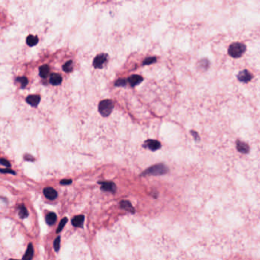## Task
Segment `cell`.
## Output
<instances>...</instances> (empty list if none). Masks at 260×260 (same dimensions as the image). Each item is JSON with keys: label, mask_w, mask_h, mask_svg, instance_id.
<instances>
[{"label": "cell", "mask_w": 260, "mask_h": 260, "mask_svg": "<svg viewBox=\"0 0 260 260\" xmlns=\"http://www.w3.org/2000/svg\"><path fill=\"white\" fill-rule=\"evenodd\" d=\"M246 51V46L241 43H234L228 49V53L234 58H239L243 55Z\"/></svg>", "instance_id": "obj_1"}, {"label": "cell", "mask_w": 260, "mask_h": 260, "mask_svg": "<svg viewBox=\"0 0 260 260\" xmlns=\"http://www.w3.org/2000/svg\"><path fill=\"white\" fill-rule=\"evenodd\" d=\"M168 172V168L163 164L151 166L142 173V175H160Z\"/></svg>", "instance_id": "obj_2"}, {"label": "cell", "mask_w": 260, "mask_h": 260, "mask_svg": "<svg viewBox=\"0 0 260 260\" xmlns=\"http://www.w3.org/2000/svg\"><path fill=\"white\" fill-rule=\"evenodd\" d=\"M114 108V104L112 100H106L101 101L99 103V113L102 115L103 117H108L112 112Z\"/></svg>", "instance_id": "obj_3"}, {"label": "cell", "mask_w": 260, "mask_h": 260, "mask_svg": "<svg viewBox=\"0 0 260 260\" xmlns=\"http://www.w3.org/2000/svg\"><path fill=\"white\" fill-rule=\"evenodd\" d=\"M108 59V55L105 53H101V54L97 55L93 61V66L95 68L97 69H101L104 66V63H106Z\"/></svg>", "instance_id": "obj_4"}, {"label": "cell", "mask_w": 260, "mask_h": 260, "mask_svg": "<svg viewBox=\"0 0 260 260\" xmlns=\"http://www.w3.org/2000/svg\"><path fill=\"white\" fill-rule=\"evenodd\" d=\"M144 146L147 147V148L150 149V150H153V151L159 150L161 147V144H160L159 141L155 140H147Z\"/></svg>", "instance_id": "obj_5"}, {"label": "cell", "mask_w": 260, "mask_h": 260, "mask_svg": "<svg viewBox=\"0 0 260 260\" xmlns=\"http://www.w3.org/2000/svg\"><path fill=\"white\" fill-rule=\"evenodd\" d=\"M101 185V188L104 191H110L112 193H115L116 191V186H115V183L112 182H99Z\"/></svg>", "instance_id": "obj_6"}, {"label": "cell", "mask_w": 260, "mask_h": 260, "mask_svg": "<svg viewBox=\"0 0 260 260\" xmlns=\"http://www.w3.org/2000/svg\"><path fill=\"white\" fill-rule=\"evenodd\" d=\"M44 194L47 199H50V200H53L57 197V192L55 189L50 187H47L44 189Z\"/></svg>", "instance_id": "obj_7"}, {"label": "cell", "mask_w": 260, "mask_h": 260, "mask_svg": "<svg viewBox=\"0 0 260 260\" xmlns=\"http://www.w3.org/2000/svg\"><path fill=\"white\" fill-rule=\"evenodd\" d=\"M237 78L240 82H248L251 80L252 75L250 74V72L247 70H242L240 72V73L237 76Z\"/></svg>", "instance_id": "obj_8"}, {"label": "cell", "mask_w": 260, "mask_h": 260, "mask_svg": "<svg viewBox=\"0 0 260 260\" xmlns=\"http://www.w3.org/2000/svg\"><path fill=\"white\" fill-rule=\"evenodd\" d=\"M41 101V97L37 95H31V96H28V97L26 98V101L29 104H31V106H34V107H36V106L38 105V104L40 103Z\"/></svg>", "instance_id": "obj_9"}, {"label": "cell", "mask_w": 260, "mask_h": 260, "mask_svg": "<svg viewBox=\"0 0 260 260\" xmlns=\"http://www.w3.org/2000/svg\"><path fill=\"white\" fill-rule=\"evenodd\" d=\"M128 80V82L130 83V85H131V86L134 87L142 82L143 77L138 75H133L131 76V77H130Z\"/></svg>", "instance_id": "obj_10"}, {"label": "cell", "mask_w": 260, "mask_h": 260, "mask_svg": "<svg viewBox=\"0 0 260 260\" xmlns=\"http://www.w3.org/2000/svg\"><path fill=\"white\" fill-rule=\"evenodd\" d=\"M50 82L53 85H60L62 82V77L58 73H52L50 77Z\"/></svg>", "instance_id": "obj_11"}, {"label": "cell", "mask_w": 260, "mask_h": 260, "mask_svg": "<svg viewBox=\"0 0 260 260\" xmlns=\"http://www.w3.org/2000/svg\"><path fill=\"white\" fill-rule=\"evenodd\" d=\"M84 222V216L83 215H78L73 218L72 224L76 227H81L83 225Z\"/></svg>", "instance_id": "obj_12"}, {"label": "cell", "mask_w": 260, "mask_h": 260, "mask_svg": "<svg viewBox=\"0 0 260 260\" xmlns=\"http://www.w3.org/2000/svg\"><path fill=\"white\" fill-rule=\"evenodd\" d=\"M120 207H121V208L124 209V210H126L127 211L131 212V213H133V214H134V211H135V210H134V208L133 207V206L131 205L130 201H122L120 203Z\"/></svg>", "instance_id": "obj_13"}, {"label": "cell", "mask_w": 260, "mask_h": 260, "mask_svg": "<svg viewBox=\"0 0 260 260\" xmlns=\"http://www.w3.org/2000/svg\"><path fill=\"white\" fill-rule=\"evenodd\" d=\"M33 256H34V248H33L32 244L30 243L29 245H28V249H27L26 253H25V256L22 257V259H26V260L32 259Z\"/></svg>", "instance_id": "obj_14"}, {"label": "cell", "mask_w": 260, "mask_h": 260, "mask_svg": "<svg viewBox=\"0 0 260 260\" xmlns=\"http://www.w3.org/2000/svg\"><path fill=\"white\" fill-rule=\"evenodd\" d=\"M39 73H40V76L42 78H47L50 74V67H49L48 65L45 64L41 66L40 69H39Z\"/></svg>", "instance_id": "obj_15"}, {"label": "cell", "mask_w": 260, "mask_h": 260, "mask_svg": "<svg viewBox=\"0 0 260 260\" xmlns=\"http://www.w3.org/2000/svg\"><path fill=\"white\" fill-rule=\"evenodd\" d=\"M27 44L30 47H33V46H35L36 44L38 43V37L37 36L34 35H29L28 36L26 39Z\"/></svg>", "instance_id": "obj_16"}, {"label": "cell", "mask_w": 260, "mask_h": 260, "mask_svg": "<svg viewBox=\"0 0 260 260\" xmlns=\"http://www.w3.org/2000/svg\"><path fill=\"white\" fill-rule=\"evenodd\" d=\"M237 150L242 153H246L249 151V147L246 144L243 142H237Z\"/></svg>", "instance_id": "obj_17"}, {"label": "cell", "mask_w": 260, "mask_h": 260, "mask_svg": "<svg viewBox=\"0 0 260 260\" xmlns=\"http://www.w3.org/2000/svg\"><path fill=\"white\" fill-rule=\"evenodd\" d=\"M56 220H57V215L56 214L53 213V212L49 213L48 215H47V217H46V222H47V224L49 225H53V223L56 222Z\"/></svg>", "instance_id": "obj_18"}, {"label": "cell", "mask_w": 260, "mask_h": 260, "mask_svg": "<svg viewBox=\"0 0 260 260\" xmlns=\"http://www.w3.org/2000/svg\"><path fill=\"white\" fill-rule=\"evenodd\" d=\"M18 214H19V216L22 219L27 218L28 216V210H27L26 207L24 206V204H21L18 207Z\"/></svg>", "instance_id": "obj_19"}, {"label": "cell", "mask_w": 260, "mask_h": 260, "mask_svg": "<svg viewBox=\"0 0 260 260\" xmlns=\"http://www.w3.org/2000/svg\"><path fill=\"white\" fill-rule=\"evenodd\" d=\"M63 69L65 72H71L73 70V62L72 60L67 61L63 66Z\"/></svg>", "instance_id": "obj_20"}, {"label": "cell", "mask_w": 260, "mask_h": 260, "mask_svg": "<svg viewBox=\"0 0 260 260\" xmlns=\"http://www.w3.org/2000/svg\"><path fill=\"white\" fill-rule=\"evenodd\" d=\"M66 222H67V218H63V219L60 220V224H59V226H58V227H57V233L61 232L62 230L63 229L64 226H65V225H66Z\"/></svg>", "instance_id": "obj_21"}, {"label": "cell", "mask_w": 260, "mask_h": 260, "mask_svg": "<svg viewBox=\"0 0 260 260\" xmlns=\"http://www.w3.org/2000/svg\"><path fill=\"white\" fill-rule=\"evenodd\" d=\"M17 81H18V82H20L21 85H22V88H25V86L27 85V84H28V79L26 78V77H19V78L17 79Z\"/></svg>", "instance_id": "obj_22"}, {"label": "cell", "mask_w": 260, "mask_h": 260, "mask_svg": "<svg viewBox=\"0 0 260 260\" xmlns=\"http://www.w3.org/2000/svg\"><path fill=\"white\" fill-rule=\"evenodd\" d=\"M60 237H58L54 240V243H53V246H54V250L56 251H58L60 249Z\"/></svg>", "instance_id": "obj_23"}, {"label": "cell", "mask_w": 260, "mask_h": 260, "mask_svg": "<svg viewBox=\"0 0 260 260\" xmlns=\"http://www.w3.org/2000/svg\"><path fill=\"white\" fill-rule=\"evenodd\" d=\"M155 61H156V58H155V57H149V58H147V59H146L145 60H144V64L148 65V64H150V63H154Z\"/></svg>", "instance_id": "obj_24"}, {"label": "cell", "mask_w": 260, "mask_h": 260, "mask_svg": "<svg viewBox=\"0 0 260 260\" xmlns=\"http://www.w3.org/2000/svg\"><path fill=\"white\" fill-rule=\"evenodd\" d=\"M0 164L3 165V166H7V167H10V166H11L10 163H9V162L7 160L2 159V158H1V159H0Z\"/></svg>", "instance_id": "obj_25"}, {"label": "cell", "mask_w": 260, "mask_h": 260, "mask_svg": "<svg viewBox=\"0 0 260 260\" xmlns=\"http://www.w3.org/2000/svg\"><path fill=\"white\" fill-rule=\"evenodd\" d=\"M0 172H2V173H11L13 174V175H15V172L11 169H0Z\"/></svg>", "instance_id": "obj_26"}, {"label": "cell", "mask_w": 260, "mask_h": 260, "mask_svg": "<svg viewBox=\"0 0 260 260\" xmlns=\"http://www.w3.org/2000/svg\"><path fill=\"white\" fill-rule=\"evenodd\" d=\"M125 85H126V82L124 80H118L115 82L116 86H124Z\"/></svg>", "instance_id": "obj_27"}, {"label": "cell", "mask_w": 260, "mask_h": 260, "mask_svg": "<svg viewBox=\"0 0 260 260\" xmlns=\"http://www.w3.org/2000/svg\"><path fill=\"white\" fill-rule=\"evenodd\" d=\"M71 183H72V180L71 179H63L61 180V182H60L61 185H69Z\"/></svg>", "instance_id": "obj_28"}]
</instances>
